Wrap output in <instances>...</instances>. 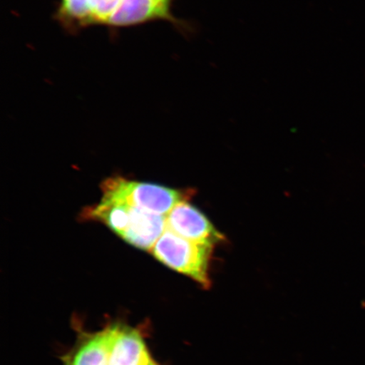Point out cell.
Segmentation results:
<instances>
[{
    "mask_svg": "<svg viewBox=\"0 0 365 365\" xmlns=\"http://www.w3.org/2000/svg\"><path fill=\"white\" fill-rule=\"evenodd\" d=\"M103 199L113 203L144 210L167 216L177 205L188 200L192 190H181L168 187L131 181L122 177L109 178L102 184Z\"/></svg>",
    "mask_w": 365,
    "mask_h": 365,
    "instance_id": "6da1fadb",
    "label": "cell"
},
{
    "mask_svg": "<svg viewBox=\"0 0 365 365\" xmlns=\"http://www.w3.org/2000/svg\"><path fill=\"white\" fill-rule=\"evenodd\" d=\"M213 248L212 245L196 243L166 230L150 253L168 268L191 278L203 289H208L212 284L210 263Z\"/></svg>",
    "mask_w": 365,
    "mask_h": 365,
    "instance_id": "7a4b0ae2",
    "label": "cell"
},
{
    "mask_svg": "<svg viewBox=\"0 0 365 365\" xmlns=\"http://www.w3.org/2000/svg\"><path fill=\"white\" fill-rule=\"evenodd\" d=\"M166 230L196 243L215 246L225 240L208 217L188 202L177 205L166 216Z\"/></svg>",
    "mask_w": 365,
    "mask_h": 365,
    "instance_id": "3957f363",
    "label": "cell"
},
{
    "mask_svg": "<svg viewBox=\"0 0 365 365\" xmlns=\"http://www.w3.org/2000/svg\"><path fill=\"white\" fill-rule=\"evenodd\" d=\"M173 0H120L107 26L128 27L150 21H166L182 31L188 29L184 21L178 20L173 15Z\"/></svg>",
    "mask_w": 365,
    "mask_h": 365,
    "instance_id": "277c9868",
    "label": "cell"
},
{
    "mask_svg": "<svg viewBox=\"0 0 365 365\" xmlns=\"http://www.w3.org/2000/svg\"><path fill=\"white\" fill-rule=\"evenodd\" d=\"M166 231V216L131 207L129 226L123 240L134 247L152 250Z\"/></svg>",
    "mask_w": 365,
    "mask_h": 365,
    "instance_id": "5b68a950",
    "label": "cell"
},
{
    "mask_svg": "<svg viewBox=\"0 0 365 365\" xmlns=\"http://www.w3.org/2000/svg\"><path fill=\"white\" fill-rule=\"evenodd\" d=\"M57 17L68 29L94 26L90 0H61Z\"/></svg>",
    "mask_w": 365,
    "mask_h": 365,
    "instance_id": "8992f818",
    "label": "cell"
},
{
    "mask_svg": "<svg viewBox=\"0 0 365 365\" xmlns=\"http://www.w3.org/2000/svg\"><path fill=\"white\" fill-rule=\"evenodd\" d=\"M120 0H90L94 25H107Z\"/></svg>",
    "mask_w": 365,
    "mask_h": 365,
    "instance_id": "52a82bcc",
    "label": "cell"
}]
</instances>
